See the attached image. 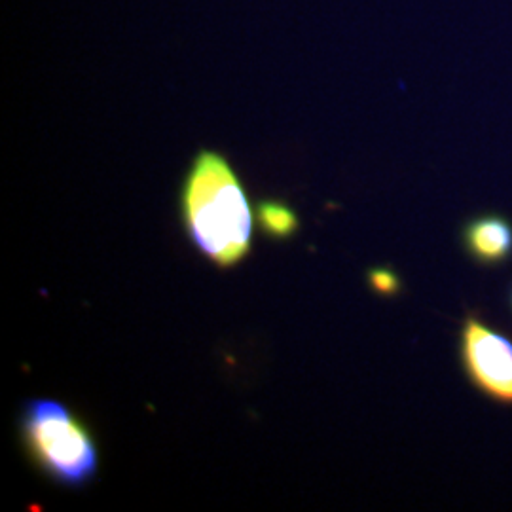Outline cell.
I'll return each instance as SVG.
<instances>
[{
    "instance_id": "cell-3",
    "label": "cell",
    "mask_w": 512,
    "mask_h": 512,
    "mask_svg": "<svg viewBox=\"0 0 512 512\" xmlns=\"http://www.w3.org/2000/svg\"><path fill=\"white\" fill-rule=\"evenodd\" d=\"M463 359L478 387L501 401H512V344L501 334L469 321L463 330Z\"/></svg>"
},
{
    "instance_id": "cell-2",
    "label": "cell",
    "mask_w": 512,
    "mask_h": 512,
    "mask_svg": "<svg viewBox=\"0 0 512 512\" xmlns=\"http://www.w3.org/2000/svg\"><path fill=\"white\" fill-rule=\"evenodd\" d=\"M27 458L65 488H84L99 471V448L90 427L61 401L31 399L19 416Z\"/></svg>"
},
{
    "instance_id": "cell-1",
    "label": "cell",
    "mask_w": 512,
    "mask_h": 512,
    "mask_svg": "<svg viewBox=\"0 0 512 512\" xmlns=\"http://www.w3.org/2000/svg\"><path fill=\"white\" fill-rule=\"evenodd\" d=\"M181 215L192 245L219 268L249 255L255 217L236 169L215 150H202L181 190Z\"/></svg>"
},
{
    "instance_id": "cell-5",
    "label": "cell",
    "mask_w": 512,
    "mask_h": 512,
    "mask_svg": "<svg viewBox=\"0 0 512 512\" xmlns=\"http://www.w3.org/2000/svg\"><path fill=\"white\" fill-rule=\"evenodd\" d=\"M256 219L264 234L274 239L293 238L298 230V217L287 203L264 200L258 203Z\"/></svg>"
},
{
    "instance_id": "cell-4",
    "label": "cell",
    "mask_w": 512,
    "mask_h": 512,
    "mask_svg": "<svg viewBox=\"0 0 512 512\" xmlns=\"http://www.w3.org/2000/svg\"><path fill=\"white\" fill-rule=\"evenodd\" d=\"M467 247L482 262H499L512 251V228L499 217H482L465 232Z\"/></svg>"
},
{
    "instance_id": "cell-6",
    "label": "cell",
    "mask_w": 512,
    "mask_h": 512,
    "mask_svg": "<svg viewBox=\"0 0 512 512\" xmlns=\"http://www.w3.org/2000/svg\"><path fill=\"white\" fill-rule=\"evenodd\" d=\"M370 285L376 293L393 294L399 291V279L389 270H374L370 274Z\"/></svg>"
}]
</instances>
